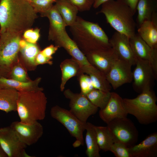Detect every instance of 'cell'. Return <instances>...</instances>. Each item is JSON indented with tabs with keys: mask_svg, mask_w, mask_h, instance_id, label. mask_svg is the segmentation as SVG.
<instances>
[{
	"mask_svg": "<svg viewBox=\"0 0 157 157\" xmlns=\"http://www.w3.org/2000/svg\"><path fill=\"white\" fill-rule=\"evenodd\" d=\"M37 17V13L26 0H0V34L22 35L31 28Z\"/></svg>",
	"mask_w": 157,
	"mask_h": 157,
	"instance_id": "6da1fadb",
	"label": "cell"
},
{
	"mask_svg": "<svg viewBox=\"0 0 157 157\" xmlns=\"http://www.w3.org/2000/svg\"><path fill=\"white\" fill-rule=\"evenodd\" d=\"M69 27L72 39L85 55L92 51L111 47L107 35L97 23L77 16Z\"/></svg>",
	"mask_w": 157,
	"mask_h": 157,
	"instance_id": "7a4b0ae2",
	"label": "cell"
},
{
	"mask_svg": "<svg viewBox=\"0 0 157 157\" xmlns=\"http://www.w3.org/2000/svg\"><path fill=\"white\" fill-rule=\"evenodd\" d=\"M43 90L18 92L16 111L21 122L31 124L44 119L47 100Z\"/></svg>",
	"mask_w": 157,
	"mask_h": 157,
	"instance_id": "3957f363",
	"label": "cell"
},
{
	"mask_svg": "<svg viewBox=\"0 0 157 157\" xmlns=\"http://www.w3.org/2000/svg\"><path fill=\"white\" fill-rule=\"evenodd\" d=\"M97 13L105 15L107 22L116 31L124 34L130 38L136 34V24L134 14L128 6L116 0H110L101 5Z\"/></svg>",
	"mask_w": 157,
	"mask_h": 157,
	"instance_id": "277c9868",
	"label": "cell"
},
{
	"mask_svg": "<svg viewBox=\"0 0 157 157\" xmlns=\"http://www.w3.org/2000/svg\"><path fill=\"white\" fill-rule=\"evenodd\" d=\"M128 114L136 117L139 122L147 125L157 120V98L152 90H145L133 99H123Z\"/></svg>",
	"mask_w": 157,
	"mask_h": 157,
	"instance_id": "5b68a950",
	"label": "cell"
},
{
	"mask_svg": "<svg viewBox=\"0 0 157 157\" xmlns=\"http://www.w3.org/2000/svg\"><path fill=\"white\" fill-rule=\"evenodd\" d=\"M22 36L7 33L0 34V77L9 78L17 60Z\"/></svg>",
	"mask_w": 157,
	"mask_h": 157,
	"instance_id": "8992f818",
	"label": "cell"
},
{
	"mask_svg": "<svg viewBox=\"0 0 157 157\" xmlns=\"http://www.w3.org/2000/svg\"><path fill=\"white\" fill-rule=\"evenodd\" d=\"M50 114L52 117L62 124L71 135L75 138L76 140L73 144L74 147L84 145L83 134L85 130L86 123L80 121L69 110L58 105L51 108Z\"/></svg>",
	"mask_w": 157,
	"mask_h": 157,
	"instance_id": "52a82bcc",
	"label": "cell"
},
{
	"mask_svg": "<svg viewBox=\"0 0 157 157\" xmlns=\"http://www.w3.org/2000/svg\"><path fill=\"white\" fill-rule=\"evenodd\" d=\"M114 142L122 143L129 148L137 142L138 132L134 123L127 117L115 119L107 124Z\"/></svg>",
	"mask_w": 157,
	"mask_h": 157,
	"instance_id": "ba28073f",
	"label": "cell"
},
{
	"mask_svg": "<svg viewBox=\"0 0 157 157\" xmlns=\"http://www.w3.org/2000/svg\"><path fill=\"white\" fill-rule=\"evenodd\" d=\"M63 91L65 97L69 100V111L82 122L86 123L90 117L97 113L98 108L90 102L86 95L74 92L69 89Z\"/></svg>",
	"mask_w": 157,
	"mask_h": 157,
	"instance_id": "9c48e42d",
	"label": "cell"
},
{
	"mask_svg": "<svg viewBox=\"0 0 157 157\" xmlns=\"http://www.w3.org/2000/svg\"><path fill=\"white\" fill-rule=\"evenodd\" d=\"M135 68L132 72V86L136 92L152 89L157 74L148 62L136 58Z\"/></svg>",
	"mask_w": 157,
	"mask_h": 157,
	"instance_id": "30bf717a",
	"label": "cell"
},
{
	"mask_svg": "<svg viewBox=\"0 0 157 157\" xmlns=\"http://www.w3.org/2000/svg\"><path fill=\"white\" fill-rule=\"evenodd\" d=\"M0 144L8 157H32L26 152L27 146L10 126L0 128Z\"/></svg>",
	"mask_w": 157,
	"mask_h": 157,
	"instance_id": "8fae6325",
	"label": "cell"
},
{
	"mask_svg": "<svg viewBox=\"0 0 157 157\" xmlns=\"http://www.w3.org/2000/svg\"><path fill=\"white\" fill-rule=\"evenodd\" d=\"M132 66L119 57L113 63L106 75V78L114 90L133 81Z\"/></svg>",
	"mask_w": 157,
	"mask_h": 157,
	"instance_id": "7c38bea8",
	"label": "cell"
},
{
	"mask_svg": "<svg viewBox=\"0 0 157 157\" xmlns=\"http://www.w3.org/2000/svg\"><path fill=\"white\" fill-rule=\"evenodd\" d=\"M19 138L26 146L36 143L44 133L43 128L38 121L26 124L20 121L13 122L10 126Z\"/></svg>",
	"mask_w": 157,
	"mask_h": 157,
	"instance_id": "4fadbf2b",
	"label": "cell"
},
{
	"mask_svg": "<svg viewBox=\"0 0 157 157\" xmlns=\"http://www.w3.org/2000/svg\"><path fill=\"white\" fill-rule=\"evenodd\" d=\"M89 63L105 76L118 56L112 48L94 50L85 55Z\"/></svg>",
	"mask_w": 157,
	"mask_h": 157,
	"instance_id": "5bb4252c",
	"label": "cell"
},
{
	"mask_svg": "<svg viewBox=\"0 0 157 157\" xmlns=\"http://www.w3.org/2000/svg\"><path fill=\"white\" fill-rule=\"evenodd\" d=\"M130 41L135 58L148 62L157 74V48L149 46L138 34L130 38Z\"/></svg>",
	"mask_w": 157,
	"mask_h": 157,
	"instance_id": "9a60e30c",
	"label": "cell"
},
{
	"mask_svg": "<svg viewBox=\"0 0 157 157\" xmlns=\"http://www.w3.org/2000/svg\"><path fill=\"white\" fill-rule=\"evenodd\" d=\"M128 114L123 98L114 92H111L110 98L106 106L99 111L100 117L107 124L115 119L127 117Z\"/></svg>",
	"mask_w": 157,
	"mask_h": 157,
	"instance_id": "2e32d148",
	"label": "cell"
},
{
	"mask_svg": "<svg viewBox=\"0 0 157 157\" xmlns=\"http://www.w3.org/2000/svg\"><path fill=\"white\" fill-rule=\"evenodd\" d=\"M111 47L119 58L132 66L135 65L136 58L131 48L130 38L126 35L115 32L109 39Z\"/></svg>",
	"mask_w": 157,
	"mask_h": 157,
	"instance_id": "e0dca14e",
	"label": "cell"
},
{
	"mask_svg": "<svg viewBox=\"0 0 157 157\" xmlns=\"http://www.w3.org/2000/svg\"><path fill=\"white\" fill-rule=\"evenodd\" d=\"M53 41L55 45L59 48H64L72 58L79 63L81 67L91 65L87 60L85 55L69 36L66 30L58 35Z\"/></svg>",
	"mask_w": 157,
	"mask_h": 157,
	"instance_id": "ac0fdd59",
	"label": "cell"
},
{
	"mask_svg": "<svg viewBox=\"0 0 157 157\" xmlns=\"http://www.w3.org/2000/svg\"><path fill=\"white\" fill-rule=\"evenodd\" d=\"M131 157H156L157 133L149 135L140 143L129 148Z\"/></svg>",
	"mask_w": 157,
	"mask_h": 157,
	"instance_id": "d6986e66",
	"label": "cell"
},
{
	"mask_svg": "<svg viewBox=\"0 0 157 157\" xmlns=\"http://www.w3.org/2000/svg\"><path fill=\"white\" fill-rule=\"evenodd\" d=\"M138 34L149 46L157 48V13L150 20H146L138 27Z\"/></svg>",
	"mask_w": 157,
	"mask_h": 157,
	"instance_id": "ffe728a7",
	"label": "cell"
},
{
	"mask_svg": "<svg viewBox=\"0 0 157 157\" xmlns=\"http://www.w3.org/2000/svg\"><path fill=\"white\" fill-rule=\"evenodd\" d=\"M41 15L47 17L49 19V40L53 41L58 35L66 30V26L54 5L46 12L41 14Z\"/></svg>",
	"mask_w": 157,
	"mask_h": 157,
	"instance_id": "44dd1931",
	"label": "cell"
},
{
	"mask_svg": "<svg viewBox=\"0 0 157 157\" xmlns=\"http://www.w3.org/2000/svg\"><path fill=\"white\" fill-rule=\"evenodd\" d=\"M85 73L90 77L94 89L110 91L112 87L107 80L106 76L91 65L81 67L79 74Z\"/></svg>",
	"mask_w": 157,
	"mask_h": 157,
	"instance_id": "7402d4cb",
	"label": "cell"
},
{
	"mask_svg": "<svg viewBox=\"0 0 157 157\" xmlns=\"http://www.w3.org/2000/svg\"><path fill=\"white\" fill-rule=\"evenodd\" d=\"M18 95L16 90L0 86V110L7 113L16 111Z\"/></svg>",
	"mask_w": 157,
	"mask_h": 157,
	"instance_id": "603a6c76",
	"label": "cell"
},
{
	"mask_svg": "<svg viewBox=\"0 0 157 157\" xmlns=\"http://www.w3.org/2000/svg\"><path fill=\"white\" fill-rule=\"evenodd\" d=\"M60 67L61 72L60 89L61 91H63L68 80L79 75L81 66L77 61L71 58L63 61L60 64Z\"/></svg>",
	"mask_w": 157,
	"mask_h": 157,
	"instance_id": "cb8c5ba5",
	"label": "cell"
},
{
	"mask_svg": "<svg viewBox=\"0 0 157 157\" xmlns=\"http://www.w3.org/2000/svg\"><path fill=\"white\" fill-rule=\"evenodd\" d=\"M41 78L38 77L33 81L22 82L12 78L0 77V86L13 89L18 92L30 91L43 89L38 87Z\"/></svg>",
	"mask_w": 157,
	"mask_h": 157,
	"instance_id": "d4e9b609",
	"label": "cell"
},
{
	"mask_svg": "<svg viewBox=\"0 0 157 157\" xmlns=\"http://www.w3.org/2000/svg\"><path fill=\"white\" fill-rule=\"evenodd\" d=\"M55 6L61 16L66 26H70L75 22L78 11L68 0H56Z\"/></svg>",
	"mask_w": 157,
	"mask_h": 157,
	"instance_id": "484cf974",
	"label": "cell"
},
{
	"mask_svg": "<svg viewBox=\"0 0 157 157\" xmlns=\"http://www.w3.org/2000/svg\"><path fill=\"white\" fill-rule=\"evenodd\" d=\"M157 9V0H139L136 7L138 27L144 21L151 20Z\"/></svg>",
	"mask_w": 157,
	"mask_h": 157,
	"instance_id": "4316f807",
	"label": "cell"
},
{
	"mask_svg": "<svg viewBox=\"0 0 157 157\" xmlns=\"http://www.w3.org/2000/svg\"><path fill=\"white\" fill-rule=\"evenodd\" d=\"M94 125L91 123H86L85 143L86 146L85 154L88 157H100V149L97 138Z\"/></svg>",
	"mask_w": 157,
	"mask_h": 157,
	"instance_id": "83f0119b",
	"label": "cell"
},
{
	"mask_svg": "<svg viewBox=\"0 0 157 157\" xmlns=\"http://www.w3.org/2000/svg\"><path fill=\"white\" fill-rule=\"evenodd\" d=\"M98 144L100 150L106 152L110 151L114 142L111 132L107 126H94Z\"/></svg>",
	"mask_w": 157,
	"mask_h": 157,
	"instance_id": "f1b7e54d",
	"label": "cell"
},
{
	"mask_svg": "<svg viewBox=\"0 0 157 157\" xmlns=\"http://www.w3.org/2000/svg\"><path fill=\"white\" fill-rule=\"evenodd\" d=\"M20 49L22 56L29 64L35 66L36 57L40 51L35 44L28 42L21 39L19 42Z\"/></svg>",
	"mask_w": 157,
	"mask_h": 157,
	"instance_id": "f546056e",
	"label": "cell"
},
{
	"mask_svg": "<svg viewBox=\"0 0 157 157\" xmlns=\"http://www.w3.org/2000/svg\"><path fill=\"white\" fill-rule=\"evenodd\" d=\"M110 91L94 89L86 95L94 106L100 109H104L109 102L111 97Z\"/></svg>",
	"mask_w": 157,
	"mask_h": 157,
	"instance_id": "4dcf8cb0",
	"label": "cell"
},
{
	"mask_svg": "<svg viewBox=\"0 0 157 157\" xmlns=\"http://www.w3.org/2000/svg\"><path fill=\"white\" fill-rule=\"evenodd\" d=\"M56 0H33L29 2L37 13H44L49 10Z\"/></svg>",
	"mask_w": 157,
	"mask_h": 157,
	"instance_id": "1f68e13d",
	"label": "cell"
},
{
	"mask_svg": "<svg viewBox=\"0 0 157 157\" xmlns=\"http://www.w3.org/2000/svg\"><path fill=\"white\" fill-rule=\"evenodd\" d=\"M78 79L81 88V93L86 95L94 89L89 76L85 73H81L78 75Z\"/></svg>",
	"mask_w": 157,
	"mask_h": 157,
	"instance_id": "d6a6232c",
	"label": "cell"
},
{
	"mask_svg": "<svg viewBox=\"0 0 157 157\" xmlns=\"http://www.w3.org/2000/svg\"><path fill=\"white\" fill-rule=\"evenodd\" d=\"M129 148L122 143L115 142L111 146L109 151L113 153L116 157H131Z\"/></svg>",
	"mask_w": 157,
	"mask_h": 157,
	"instance_id": "836d02e7",
	"label": "cell"
},
{
	"mask_svg": "<svg viewBox=\"0 0 157 157\" xmlns=\"http://www.w3.org/2000/svg\"><path fill=\"white\" fill-rule=\"evenodd\" d=\"M10 77L11 78L19 81L26 82V72L24 69L19 65H15L12 68Z\"/></svg>",
	"mask_w": 157,
	"mask_h": 157,
	"instance_id": "e575fe53",
	"label": "cell"
},
{
	"mask_svg": "<svg viewBox=\"0 0 157 157\" xmlns=\"http://www.w3.org/2000/svg\"><path fill=\"white\" fill-rule=\"evenodd\" d=\"M40 36V30L38 28L28 29L24 32L23 35L24 39L26 41L34 44H36Z\"/></svg>",
	"mask_w": 157,
	"mask_h": 157,
	"instance_id": "d590c367",
	"label": "cell"
},
{
	"mask_svg": "<svg viewBox=\"0 0 157 157\" xmlns=\"http://www.w3.org/2000/svg\"><path fill=\"white\" fill-rule=\"evenodd\" d=\"M68 0L80 12L89 10L93 6L94 3V0Z\"/></svg>",
	"mask_w": 157,
	"mask_h": 157,
	"instance_id": "8d00e7d4",
	"label": "cell"
},
{
	"mask_svg": "<svg viewBox=\"0 0 157 157\" xmlns=\"http://www.w3.org/2000/svg\"><path fill=\"white\" fill-rule=\"evenodd\" d=\"M52 57H48L43 55L40 51L37 55L35 59V65L45 64L52 65Z\"/></svg>",
	"mask_w": 157,
	"mask_h": 157,
	"instance_id": "74e56055",
	"label": "cell"
},
{
	"mask_svg": "<svg viewBox=\"0 0 157 157\" xmlns=\"http://www.w3.org/2000/svg\"><path fill=\"white\" fill-rule=\"evenodd\" d=\"M129 7L134 14L136 11V7L139 0H116Z\"/></svg>",
	"mask_w": 157,
	"mask_h": 157,
	"instance_id": "f35d334b",
	"label": "cell"
},
{
	"mask_svg": "<svg viewBox=\"0 0 157 157\" xmlns=\"http://www.w3.org/2000/svg\"><path fill=\"white\" fill-rule=\"evenodd\" d=\"M59 48L58 46L56 45L51 44L41 51L43 55L47 57H52V56L56 52Z\"/></svg>",
	"mask_w": 157,
	"mask_h": 157,
	"instance_id": "ab89813d",
	"label": "cell"
},
{
	"mask_svg": "<svg viewBox=\"0 0 157 157\" xmlns=\"http://www.w3.org/2000/svg\"><path fill=\"white\" fill-rule=\"evenodd\" d=\"M110 0H94V3L93 5L94 8H98L104 3Z\"/></svg>",
	"mask_w": 157,
	"mask_h": 157,
	"instance_id": "60d3db41",
	"label": "cell"
},
{
	"mask_svg": "<svg viewBox=\"0 0 157 157\" xmlns=\"http://www.w3.org/2000/svg\"><path fill=\"white\" fill-rule=\"evenodd\" d=\"M0 157H7V156L2 149L0 144Z\"/></svg>",
	"mask_w": 157,
	"mask_h": 157,
	"instance_id": "b9f144b4",
	"label": "cell"
},
{
	"mask_svg": "<svg viewBox=\"0 0 157 157\" xmlns=\"http://www.w3.org/2000/svg\"><path fill=\"white\" fill-rule=\"evenodd\" d=\"M27 1H29V2H30L32 1L33 0H26Z\"/></svg>",
	"mask_w": 157,
	"mask_h": 157,
	"instance_id": "7bdbcfd3",
	"label": "cell"
}]
</instances>
